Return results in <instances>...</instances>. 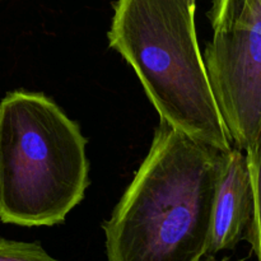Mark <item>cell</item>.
Instances as JSON below:
<instances>
[{
    "label": "cell",
    "instance_id": "1",
    "mask_svg": "<svg viewBox=\"0 0 261 261\" xmlns=\"http://www.w3.org/2000/svg\"><path fill=\"white\" fill-rule=\"evenodd\" d=\"M223 153L161 120L110 219L107 261H201Z\"/></svg>",
    "mask_w": 261,
    "mask_h": 261
},
{
    "label": "cell",
    "instance_id": "2",
    "mask_svg": "<svg viewBox=\"0 0 261 261\" xmlns=\"http://www.w3.org/2000/svg\"><path fill=\"white\" fill-rule=\"evenodd\" d=\"M196 0H116L107 37L161 120L221 152L233 147L195 31Z\"/></svg>",
    "mask_w": 261,
    "mask_h": 261
},
{
    "label": "cell",
    "instance_id": "3",
    "mask_svg": "<svg viewBox=\"0 0 261 261\" xmlns=\"http://www.w3.org/2000/svg\"><path fill=\"white\" fill-rule=\"evenodd\" d=\"M87 138L51 98L13 91L0 101V221L55 226L89 186Z\"/></svg>",
    "mask_w": 261,
    "mask_h": 261
},
{
    "label": "cell",
    "instance_id": "4",
    "mask_svg": "<svg viewBox=\"0 0 261 261\" xmlns=\"http://www.w3.org/2000/svg\"><path fill=\"white\" fill-rule=\"evenodd\" d=\"M204 65L232 144L247 150L261 129V0H212Z\"/></svg>",
    "mask_w": 261,
    "mask_h": 261
},
{
    "label": "cell",
    "instance_id": "5",
    "mask_svg": "<svg viewBox=\"0 0 261 261\" xmlns=\"http://www.w3.org/2000/svg\"><path fill=\"white\" fill-rule=\"evenodd\" d=\"M251 214L252 193L246 154L232 147L223 153L212 212L208 255L234 249L245 237Z\"/></svg>",
    "mask_w": 261,
    "mask_h": 261
},
{
    "label": "cell",
    "instance_id": "6",
    "mask_svg": "<svg viewBox=\"0 0 261 261\" xmlns=\"http://www.w3.org/2000/svg\"><path fill=\"white\" fill-rule=\"evenodd\" d=\"M245 154L251 184L252 214L244 239L250 244L257 261H261V129Z\"/></svg>",
    "mask_w": 261,
    "mask_h": 261
},
{
    "label": "cell",
    "instance_id": "7",
    "mask_svg": "<svg viewBox=\"0 0 261 261\" xmlns=\"http://www.w3.org/2000/svg\"><path fill=\"white\" fill-rule=\"evenodd\" d=\"M0 261H60L37 242H23L0 237Z\"/></svg>",
    "mask_w": 261,
    "mask_h": 261
},
{
    "label": "cell",
    "instance_id": "8",
    "mask_svg": "<svg viewBox=\"0 0 261 261\" xmlns=\"http://www.w3.org/2000/svg\"><path fill=\"white\" fill-rule=\"evenodd\" d=\"M201 261H244V260H232L229 257H222V259H217L214 255H205V256L201 259Z\"/></svg>",
    "mask_w": 261,
    "mask_h": 261
}]
</instances>
